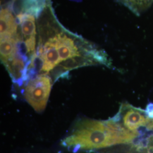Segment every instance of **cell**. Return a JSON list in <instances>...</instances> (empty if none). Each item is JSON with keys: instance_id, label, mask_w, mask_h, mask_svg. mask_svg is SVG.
Listing matches in <instances>:
<instances>
[{"instance_id": "3957f363", "label": "cell", "mask_w": 153, "mask_h": 153, "mask_svg": "<svg viewBox=\"0 0 153 153\" xmlns=\"http://www.w3.org/2000/svg\"><path fill=\"white\" fill-rule=\"evenodd\" d=\"M52 85V78L45 74H39L26 84L25 98L36 112H43L45 108Z\"/></svg>"}, {"instance_id": "6da1fadb", "label": "cell", "mask_w": 153, "mask_h": 153, "mask_svg": "<svg viewBox=\"0 0 153 153\" xmlns=\"http://www.w3.org/2000/svg\"><path fill=\"white\" fill-rule=\"evenodd\" d=\"M37 43L33 62L35 71L54 81L73 69L86 66L111 64L108 56L97 46L61 24L51 0L36 18Z\"/></svg>"}, {"instance_id": "5b68a950", "label": "cell", "mask_w": 153, "mask_h": 153, "mask_svg": "<svg viewBox=\"0 0 153 153\" xmlns=\"http://www.w3.org/2000/svg\"><path fill=\"white\" fill-rule=\"evenodd\" d=\"M23 43L30 60L34 55L37 43L36 18L32 14L21 13L16 16Z\"/></svg>"}, {"instance_id": "8992f818", "label": "cell", "mask_w": 153, "mask_h": 153, "mask_svg": "<svg viewBox=\"0 0 153 153\" xmlns=\"http://www.w3.org/2000/svg\"><path fill=\"white\" fill-rule=\"evenodd\" d=\"M121 4L126 6L133 13L140 15L148 9L153 3V0H117Z\"/></svg>"}, {"instance_id": "277c9868", "label": "cell", "mask_w": 153, "mask_h": 153, "mask_svg": "<svg viewBox=\"0 0 153 153\" xmlns=\"http://www.w3.org/2000/svg\"><path fill=\"white\" fill-rule=\"evenodd\" d=\"M112 119L127 130L136 133L139 127L145 124L149 120L145 110L127 103L121 105L118 113Z\"/></svg>"}, {"instance_id": "7a4b0ae2", "label": "cell", "mask_w": 153, "mask_h": 153, "mask_svg": "<svg viewBox=\"0 0 153 153\" xmlns=\"http://www.w3.org/2000/svg\"><path fill=\"white\" fill-rule=\"evenodd\" d=\"M137 136L112 118L106 121L83 119L74 125L62 143L76 150H91L131 144Z\"/></svg>"}, {"instance_id": "52a82bcc", "label": "cell", "mask_w": 153, "mask_h": 153, "mask_svg": "<svg viewBox=\"0 0 153 153\" xmlns=\"http://www.w3.org/2000/svg\"><path fill=\"white\" fill-rule=\"evenodd\" d=\"M145 111L149 119H153V103H149L147 105Z\"/></svg>"}]
</instances>
